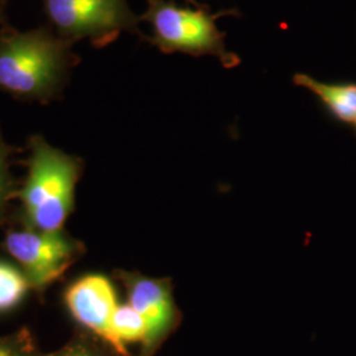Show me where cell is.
<instances>
[{
    "mask_svg": "<svg viewBox=\"0 0 356 356\" xmlns=\"http://www.w3.org/2000/svg\"><path fill=\"white\" fill-rule=\"evenodd\" d=\"M128 304L147 323V338L141 343L140 356H152L179 322L168 280H153L139 275H124Z\"/></svg>",
    "mask_w": 356,
    "mask_h": 356,
    "instance_id": "cell-6",
    "label": "cell"
},
{
    "mask_svg": "<svg viewBox=\"0 0 356 356\" xmlns=\"http://www.w3.org/2000/svg\"><path fill=\"white\" fill-rule=\"evenodd\" d=\"M79 166L42 138L32 140L29 172L19 197L28 229L60 231L72 213Z\"/></svg>",
    "mask_w": 356,
    "mask_h": 356,
    "instance_id": "cell-1",
    "label": "cell"
},
{
    "mask_svg": "<svg viewBox=\"0 0 356 356\" xmlns=\"http://www.w3.org/2000/svg\"><path fill=\"white\" fill-rule=\"evenodd\" d=\"M0 356H42L29 330L16 331L0 337Z\"/></svg>",
    "mask_w": 356,
    "mask_h": 356,
    "instance_id": "cell-12",
    "label": "cell"
},
{
    "mask_svg": "<svg viewBox=\"0 0 356 356\" xmlns=\"http://www.w3.org/2000/svg\"><path fill=\"white\" fill-rule=\"evenodd\" d=\"M61 65V48L48 35H17L0 47V86L19 95H42L57 82Z\"/></svg>",
    "mask_w": 356,
    "mask_h": 356,
    "instance_id": "cell-3",
    "label": "cell"
},
{
    "mask_svg": "<svg viewBox=\"0 0 356 356\" xmlns=\"http://www.w3.org/2000/svg\"><path fill=\"white\" fill-rule=\"evenodd\" d=\"M188 1H189V3H191V4L194 6V7H198V6H201V4H200V3H197L195 0H188Z\"/></svg>",
    "mask_w": 356,
    "mask_h": 356,
    "instance_id": "cell-14",
    "label": "cell"
},
{
    "mask_svg": "<svg viewBox=\"0 0 356 356\" xmlns=\"http://www.w3.org/2000/svg\"><path fill=\"white\" fill-rule=\"evenodd\" d=\"M65 304L82 327L116 353L111 322L119 305L114 286L107 277L89 275L73 282L65 293Z\"/></svg>",
    "mask_w": 356,
    "mask_h": 356,
    "instance_id": "cell-7",
    "label": "cell"
},
{
    "mask_svg": "<svg viewBox=\"0 0 356 356\" xmlns=\"http://www.w3.org/2000/svg\"><path fill=\"white\" fill-rule=\"evenodd\" d=\"M293 81L297 86L314 92L335 118L346 123H355L356 85H330L302 73H297Z\"/></svg>",
    "mask_w": 356,
    "mask_h": 356,
    "instance_id": "cell-8",
    "label": "cell"
},
{
    "mask_svg": "<svg viewBox=\"0 0 356 356\" xmlns=\"http://www.w3.org/2000/svg\"><path fill=\"white\" fill-rule=\"evenodd\" d=\"M227 15L241 13L236 10L211 13L204 6L191 8L179 7L173 0H148L144 19L152 26L153 42L164 53L214 56L231 69L241 64V58L226 49L225 33L216 26V20Z\"/></svg>",
    "mask_w": 356,
    "mask_h": 356,
    "instance_id": "cell-2",
    "label": "cell"
},
{
    "mask_svg": "<svg viewBox=\"0 0 356 356\" xmlns=\"http://www.w3.org/2000/svg\"><path fill=\"white\" fill-rule=\"evenodd\" d=\"M42 356H119L114 350L92 334H76L61 348Z\"/></svg>",
    "mask_w": 356,
    "mask_h": 356,
    "instance_id": "cell-11",
    "label": "cell"
},
{
    "mask_svg": "<svg viewBox=\"0 0 356 356\" xmlns=\"http://www.w3.org/2000/svg\"><path fill=\"white\" fill-rule=\"evenodd\" d=\"M111 330L116 343V353L119 356H131L127 343L144 342L147 338V323L140 314L127 304L119 305L115 310Z\"/></svg>",
    "mask_w": 356,
    "mask_h": 356,
    "instance_id": "cell-9",
    "label": "cell"
},
{
    "mask_svg": "<svg viewBox=\"0 0 356 356\" xmlns=\"http://www.w3.org/2000/svg\"><path fill=\"white\" fill-rule=\"evenodd\" d=\"M31 284L17 268L0 261V312H7L19 305Z\"/></svg>",
    "mask_w": 356,
    "mask_h": 356,
    "instance_id": "cell-10",
    "label": "cell"
},
{
    "mask_svg": "<svg viewBox=\"0 0 356 356\" xmlns=\"http://www.w3.org/2000/svg\"><path fill=\"white\" fill-rule=\"evenodd\" d=\"M355 124H356V122H355Z\"/></svg>",
    "mask_w": 356,
    "mask_h": 356,
    "instance_id": "cell-15",
    "label": "cell"
},
{
    "mask_svg": "<svg viewBox=\"0 0 356 356\" xmlns=\"http://www.w3.org/2000/svg\"><path fill=\"white\" fill-rule=\"evenodd\" d=\"M7 157H8L7 147L0 139V216L4 211V206L11 193V181H10Z\"/></svg>",
    "mask_w": 356,
    "mask_h": 356,
    "instance_id": "cell-13",
    "label": "cell"
},
{
    "mask_svg": "<svg viewBox=\"0 0 356 356\" xmlns=\"http://www.w3.org/2000/svg\"><path fill=\"white\" fill-rule=\"evenodd\" d=\"M4 248L20 264L32 288L42 289L63 276L78 254L81 243L60 231L28 229L6 236Z\"/></svg>",
    "mask_w": 356,
    "mask_h": 356,
    "instance_id": "cell-4",
    "label": "cell"
},
{
    "mask_svg": "<svg viewBox=\"0 0 356 356\" xmlns=\"http://www.w3.org/2000/svg\"><path fill=\"white\" fill-rule=\"evenodd\" d=\"M53 23L76 38L110 41L135 29L136 17L126 0H45Z\"/></svg>",
    "mask_w": 356,
    "mask_h": 356,
    "instance_id": "cell-5",
    "label": "cell"
}]
</instances>
